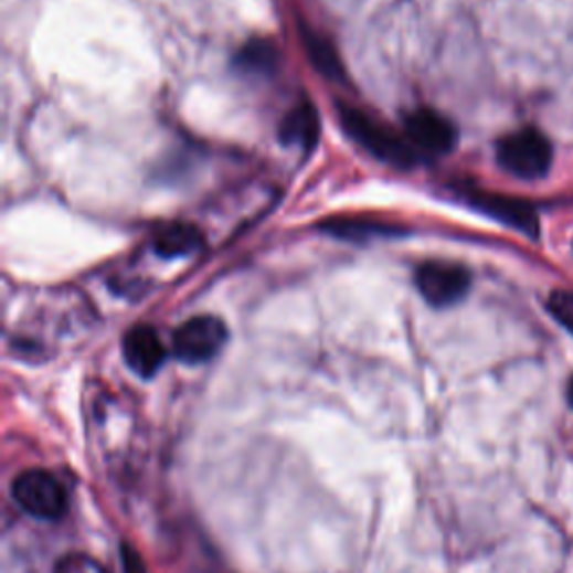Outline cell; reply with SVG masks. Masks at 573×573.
Returning a JSON list of instances; mask_svg holds the SVG:
<instances>
[{
    "mask_svg": "<svg viewBox=\"0 0 573 573\" xmlns=\"http://www.w3.org/2000/svg\"><path fill=\"white\" fill-rule=\"evenodd\" d=\"M553 161L551 141L535 128H522L498 141V163L520 180H540Z\"/></svg>",
    "mask_w": 573,
    "mask_h": 573,
    "instance_id": "obj_2",
    "label": "cell"
},
{
    "mask_svg": "<svg viewBox=\"0 0 573 573\" xmlns=\"http://www.w3.org/2000/svg\"><path fill=\"white\" fill-rule=\"evenodd\" d=\"M237 65L247 72H272L278 65V50L267 41L247 43L237 54Z\"/></svg>",
    "mask_w": 573,
    "mask_h": 573,
    "instance_id": "obj_12",
    "label": "cell"
},
{
    "mask_svg": "<svg viewBox=\"0 0 573 573\" xmlns=\"http://www.w3.org/2000/svg\"><path fill=\"white\" fill-rule=\"evenodd\" d=\"M303 41H305L307 54L314 61L318 72H322L325 76H332V78H339L343 74L341 59H339L337 50L332 47V43H327L322 36L311 34L307 30H303Z\"/></svg>",
    "mask_w": 573,
    "mask_h": 573,
    "instance_id": "obj_11",
    "label": "cell"
},
{
    "mask_svg": "<svg viewBox=\"0 0 573 573\" xmlns=\"http://www.w3.org/2000/svg\"><path fill=\"white\" fill-rule=\"evenodd\" d=\"M341 124L346 132L365 150H370L374 157L394 163L401 169H411L417 163L420 152L413 148V144L405 139V135H396L381 121H374L365 113L357 108H341Z\"/></svg>",
    "mask_w": 573,
    "mask_h": 573,
    "instance_id": "obj_1",
    "label": "cell"
},
{
    "mask_svg": "<svg viewBox=\"0 0 573 573\" xmlns=\"http://www.w3.org/2000/svg\"><path fill=\"white\" fill-rule=\"evenodd\" d=\"M337 235H346V237H363L365 233L379 235V233H396V229H390L385 224H368V222H339L335 226H330Z\"/></svg>",
    "mask_w": 573,
    "mask_h": 573,
    "instance_id": "obj_15",
    "label": "cell"
},
{
    "mask_svg": "<svg viewBox=\"0 0 573 573\" xmlns=\"http://www.w3.org/2000/svg\"><path fill=\"white\" fill-rule=\"evenodd\" d=\"M155 252L161 258H180L193 254L202 244V233L193 224H169L155 235Z\"/></svg>",
    "mask_w": 573,
    "mask_h": 573,
    "instance_id": "obj_10",
    "label": "cell"
},
{
    "mask_svg": "<svg viewBox=\"0 0 573 573\" xmlns=\"http://www.w3.org/2000/svg\"><path fill=\"white\" fill-rule=\"evenodd\" d=\"M226 325L215 316H195L178 327L173 335V354L184 363H206L226 343Z\"/></svg>",
    "mask_w": 573,
    "mask_h": 573,
    "instance_id": "obj_4",
    "label": "cell"
},
{
    "mask_svg": "<svg viewBox=\"0 0 573 573\" xmlns=\"http://www.w3.org/2000/svg\"><path fill=\"white\" fill-rule=\"evenodd\" d=\"M14 502L36 520H59L67 511V494L63 484L41 468L21 473L12 484Z\"/></svg>",
    "mask_w": 573,
    "mask_h": 573,
    "instance_id": "obj_3",
    "label": "cell"
},
{
    "mask_svg": "<svg viewBox=\"0 0 573 573\" xmlns=\"http://www.w3.org/2000/svg\"><path fill=\"white\" fill-rule=\"evenodd\" d=\"M405 139L420 155H446L457 144V128L437 110L420 108L405 117Z\"/></svg>",
    "mask_w": 573,
    "mask_h": 573,
    "instance_id": "obj_6",
    "label": "cell"
},
{
    "mask_svg": "<svg viewBox=\"0 0 573 573\" xmlns=\"http://www.w3.org/2000/svg\"><path fill=\"white\" fill-rule=\"evenodd\" d=\"M417 289L433 307H450L464 300L470 289V274L457 263L431 261L417 269Z\"/></svg>",
    "mask_w": 573,
    "mask_h": 573,
    "instance_id": "obj_5",
    "label": "cell"
},
{
    "mask_svg": "<svg viewBox=\"0 0 573 573\" xmlns=\"http://www.w3.org/2000/svg\"><path fill=\"white\" fill-rule=\"evenodd\" d=\"M549 311L573 337V291H564V289L553 291L549 298Z\"/></svg>",
    "mask_w": 573,
    "mask_h": 573,
    "instance_id": "obj_14",
    "label": "cell"
},
{
    "mask_svg": "<svg viewBox=\"0 0 573 573\" xmlns=\"http://www.w3.org/2000/svg\"><path fill=\"white\" fill-rule=\"evenodd\" d=\"M468 200L475 209L500 220L502 224L513 226L527 235H538V213L531 204L507 195H494V193H473Z\"/></svg>",
    "mask_w": 573,
    "mask_h": 573,
    "instance_id": "obj_8",
    "label": "cell"
},
{
    "mask_svg": "<svg viewBox=\"0 0 573 573\" xmlns=\"http://www.w3.org/2000/svg\"><path fill=\"white\" fill-rule=\"evenodd\" d=\"M124 359L135 374L150 379L167 361V348L150 325H137L124 337Z\"/></svg>",
    "mask_w": 573,
    "mask_h": 573,
    "instance_id": "obj_7",
    "label": "cell"
},
{
    "mask_svg": "<svg viewBox=\"0 0 573 573\" xmlns=\"http://www.w3.org/2000/svg\"><path fill=\"white\" fill-rule=\"evenodd\" d=\"M280 141L287 146H300L311 148L318 141L320 135V121L316 110L309 104H300L294 110H289L280 124Z\"/></svg>",
    "mask_w": 573,
    "mask_h": 573,
    "instance_id": "obj_9",
    "label": "cell"
},
{
    "mask_svg": "<svg viewBox=\"0 0 573 573\" xmlns=\"http://www.w3.org/2000/svg\"><path fill=\"white\" fill-rule=\"evenodd\" d=\"M54 573H108V569L86 553H70L56 562Z\"/></svg>",
    "mask_w": 573,
    "mask_h": 573,
    "instance_id": "obj_13",
    "label": "cell"
}]
</instances>
